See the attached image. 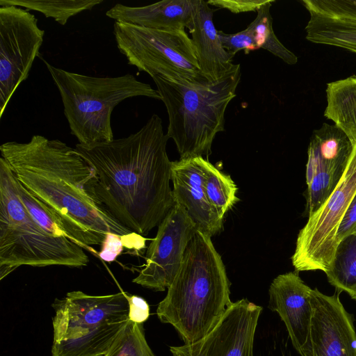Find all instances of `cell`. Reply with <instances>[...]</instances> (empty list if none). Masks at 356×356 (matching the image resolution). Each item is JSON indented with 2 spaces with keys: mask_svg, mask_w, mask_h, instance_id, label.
<instances>
[{
  "mask_svg": "<svg viewBox=\"0 0 356 356\" xmlns=\"http://www.w3.org/2000/svg\"><path fill=\"white\" fill-rule=\"evenodd\" d=\"M17 179L58 218L68 238L82 248L101 245L107 233L130 229L115 218L96 192L95 169L76 150L58 139L33 135L27 143L0 146Z\"/></svg>",
  "mask_w": 356,
  "mask_h": 356,
  "instance_id": "cell-1",
  "label": "cell"
},
{
  "mask_svg": "<svg viewBox=\"0 0 356 356\" xmlns=\"http://www.w3.org/2000/svg\"><path fill=\"white\" fill-rule=\"evenodd\" d=\"M168 139L161 118L154 114L127 137L75 146L97 173L96 192L102 203L122 225L140 235L159 226L175 204Z\"/></svg>",
  "mask_w": 356,
  "mask_h": 356,
  "instance_id": "cell-2",
  "label": "cell"
},
{
  "mask_svg": "<svg viewBox=\"0 0 356 356\" xmlns=\"http://www.w3.org/2000/svg\"><path fill=\"white\" fill-rule=\"evenodd\" d=\"M225 266L211 236L196 229L179 271L156 309L185 344L204 337L232 304Z\"/></svg>",
  "mask_w": 356,
  "mask_h": 356,
  "instance_id": "cell-3",
  "label": "cell"
},
{
  "mask_svg": "<svg viewBox=\"0 0 356 356\" xmlns=\"http://www.w3.org/2000/svg\"><path fill=\"white\" fill-rule=\"evenodd\" d=\"M241 77L240 64L213 81L152 77L168 115L166 134L174 140L180 159L211 154L216 134L225 131V111L236 95Z\"/></svg>",
  "mask_w": 356,
  "mask_h": 356,
  "instance_id": "cell-4",
  "label": "cell"
},
{
  "mask_svg": "<svg viewBox=\"0 0 356 356\" xmlns=\"http://www.w3.org/2000/svg\"><path fill=\"white\" fill-rule=\"evenodd\" d=\"M84 249L67 237L44 230L20 201L15 175L8 162L0 158V280L22 266L88 265Z\"/></svg>",
  "mask_w": 356,
  "mask_h": 356,
  "instance_id": "cell-5",
  "label": "cell"
},
{
  "mask_svg": "<svg viewBox=\"0 0 356 356\" xmlns=\"http://www.w3.org/2000/svg\"><path fill=\"white\" fill-rule=\"evenodd\" d=\"M56 86L71 134L83 145L114 140L111 115L126 99L147 97L162 100L159 91L131 74L90 76L54 67L42 58Z\"/></svg>",
  "mask_w": 356,
  "mask_h": 356,
  "instance_id": "cell-6",
  "label": "cell"
},
{
  "mask_svg": "<svg viewBox=\"0 0 356 356\" xmlns=\"http://www.w3.org/2000/svg\"><path fill=\"white\" fill-rule=\"evenodd\" d=\"M52 356H105L129 321L126 292L67 293L52 304Z\"/></svg>",
  "mask_w": 356,
  "mask_h": 356,
  "instance_id": "cell-7",
  "label": "cell"
},
{
  "mask_svg": "<svg viewBox=\"0 0 356 356\" xmlns=\"http://www.w3.org/2000/svg\"><path fill=\"white\" fill-rule=\"evenodd\" d=\"M113 32L128 64L152 78L208 80L201 73L192 40L185 29H152L115 21Z\"/></svg>",
  "mask_w": 356,
  "mask_h": 356,
  "instance_id": "cell-8",
  "label": "cell"
},
{
  "mask_svg": "<svg viewBox=\"0 0 356 356\" xmlns=\"http://www.w3.org/2000/svg\"><path fill=\"white\" fill-rule=\"evenodd\" d=\"M355 193L356 145L337 188L298 233L291 257L295 270L327 271L338 245L339 227Z\"/></svg>",
  "mask_w": 356,
  "mask_h": 356,
  "instance_id": "cell-9",
  "label": "cell"
},
{
  "mask_svg": "<svg viewBox=\"0 0 356 356\" xmlns=\"http://www.w3.org/2000/svg\"><path fill=\"white\" fill-rule=\"evenodd\" d=\"M44 31L35 15L14 6L0 7V118L39 56Z\"/></svg>",
  "mask_w": 356,
  "mask_h": 356,
  "instance_id": "cell-10",
  "label": "cell"
},
{
  "mask_svg": "<svg viewBox=\"0 0 356 356\" xmlns=\"http://www.w3.org/2000/svg\"><path fill=\"white\" fill-rule=\"evenodd\" d=\"M196 229L186 210L175 203L159 225L156 235L147 248L145 264L133 282L156 291L168 289Z\"/></svg>",
  "mask_w": 356,
  "mask_h": 356,
  "instance_id": "cell-11",
  "label": "cell"
},
{
  "mask_svg": "<svg viewBox=\"0 0 356 356\" xmlns=\"http://www.w3.org/2000/svg\"><path fill=\"white\" fill-rule=\"evenodd\" d=\"M262 307L245 298L232 302L202 339L170 346L172 356H253L255 332Z\"/></svg>",
  "mask_w": 356,
  "mask_h": 356,
  "instance_id": "cell-12",
  "label": "cell"
},
{
  "mask_svg": "<svg viewBox=\"0 0 356 356\" xmlns=\"http://www.w3.org/2000/svg\"><path fill=\"white\" fill-rule=\"evenodd\" d=\"M337 291L332 296L312 289L311 356H356V331L352 314Z\"/></svg>",
  "mask_w": 356,
  "mask_h": 356,
  "instance_id": "cell-13",
  "label": "cell"
},
{
  "mask_svg": "<svg viewBox=\"0 0 356 356\" xmlns=\"http://www.w3.org/2000/svg\"><path fill=\"white\" fill-rule=\"evenodd\" d=\"M312 289L295 270L276 277L268 291V307L284 322L292 345L300 356L312 355Z\"/></svg>",
  "mask_w": 356,
  "mask_h": 356,
  "instance_id": "cell-14",
  "label": "cell"
},
{
  "mask_svg": "<svg viewBox=\"0 0 356 356\" xmlns=\"http://www.w3.org/2000/svg\"><path fill=\"white\" fill-rule=\"evenodd\" d=\"M203 159L195 156L172 161L171 181L175 203L186 210L197 229L211 237L221 231L223 219L207 197Z\"/></svg>",
  "mask_w": 356,
  "mask_h": 356,
  "instance_id": "cell-15",
  "label": "cell"
},
{
  "mask_svg": "<svg viewBox=\"0 0 356 356\" xmlns=\"http://www.w3.org/2000/svg\"><path fill=\"white\" fill-rule=\"evenodd\" d=\"M214 11L207 1L197 0L188 29L201 73L211 81L220 79L233 67L234 56L222 45L213 22Z\"/></svg>",
  "mask_w": 356,
  "mask_h": 356,
  "instance_id": "cell-16",
  "label": "cell"
},
{
  "mask_svg": "<svg viewBox=\"0 0 356 356\" xmlns=\"http://www.w3.org/2000/svg\"><path fill=\"white\" fill-rule=\"evenodd\" d=\"M197 0H163L143 6L117 3L106 15L116 22L148 29H189Z\"/></svg>",
  "mask_w": 356,
  "mask_h": 356,
  "instance_id": "cell-17",
  "label": "cell"
},
{
  "mask_svg": "<svg viewBox=\"0 0 356 356\" xmlns=\"http://www.w3.org/2000/svg\"><path fill=\"white\" fill-rule=\"evenodd\" d=\"M353 150V146L348 136L335 124L323 123L314 130L307 149V186L321 169H346Z\"/></svg>",
  "mask_w": 356,
  "mask_h": 356,
  "instance_id": "cell-18",
  "label": "cell"
},
{
  "mask_svg": "<svg viewBox=\"0 0 356 356\" xmlns=\"http://www.w3.org/2000/svg\"><path fill=\"white\" fill-rule=\"evenodd\" d=\"M324 117L356 145V75L327 83Z\"/></svg>",
  "mask_w": 356,
  "mask_h": 356,
  "instance_id": "cell-19",
  "label": "cell"
},
{
  "mask_svg": "<svg viewBox=\"0 0 356 356\" xmlns=\"http://www.w3.org/2000/svg\"><path fill=\"white\" fill-rule=\"evenodd\" d=\"M336 290L356 297V234H350L338 243L330 267L325 273Z\"/></svg>",
  "mask_w": 356,
  "mask_h": 356,
  "instance_id": "cell-20",
  "label": "cell"
},
{
  "mask_svg": "<svg viewBox=\"0 0 356 356\" xmlns=\"http://www.w3.org/2000/svg\"><path fill=\"white\" fill-rule=\"evenodd\" d=\"M306 39L313 43L336 46L356 53V23L310 16Z\"/></svg>",
  "mask_w": 356,
  "mask_h": 356,
  "instance_id": "cell-21",
  "label": "cell"
},
{
  "mask_svg": "<svg viewBox=\"0 0 356 356\" xmlns=\"http://www.w3.org/2000/svg\"><path fill=\"white\" fill-rule=\"evenodd\" d=\"M204 188L209 202L223 219L225 213L239 200L238 188L231 177L221 172L207 159H203Z\"/></svg>",
  "mask_w": 356,
  "mask_h": 356,
  "instance_id": "cell-22",
  "label": "cell"
},
{
  "mask_svg": "<svg viewBox=\"0 0 356 356\" xmlns=\"http://www.w3.org/2000/svg\"><path fill=\"white\" fill-rule=\"evenodd\" d=\"M103 0H0V6H14L35 10L52 18L60 25L86 10H90Z\"/></svg>",
  "mask_w": 356,
  "mask_h": 356,
  "instance_id": "cell-23",
  "label": "cell"
},
{
  "mask_svg": "<svg viewBox=\"0 0 356 356\" xmlns=\"http://www.w3.org/2000/svg\"><path fill=\"white\" fill-rule=\"evenodd\" d=\"M272 0L261 6L256 18L250 23L258 49L262 48L282 59L289 65H295L298 57L288 49L277 38L273 29V18L270 12Z\"/></svg>",
  "mask_w": 356,
  "mask_h": 356,
  "instance_id": "cell-24",
  "label": "cell"
},
{
  "mask_svg": "<svg viewBox=\"0 0 356 356\" xmlns=\"http://www.w3.org/2000/svg\"><path fill=\"white\" fill-rule=\"evenodd\" d=\"M105 356H155L145 339L143 323L130 320Z\"/></svg>",
  "mask_w": 356,
  "mask_h": 356,
  "instance_id": "cell-25",
  "label": "cell"
},
{
  "mask_svg": "<svg viewBox=\"0 0 356 356\" xmlns=\"http://www.w3.org/2000/svg\"><path fill=\"white\" fill-rule=\"evenodd\" d=\"M15 183L20 201L33 220L49 234L68 238L61 222L49 207L31 193L15 177Z\"/></svg>",
  "mask_w": 356,
  "mask_h": 356,
  "instance_id": "cell-26",
  "label": "cell"
},
{
  "mask_svg": "<svg viewBox=\"0 0 356 356\" xmlns=\"http://www.w3.org/2000/svg\"><path fill=\"white\" fill-rule=\"evenodd\" d=\"M346 170L323 168L316 172L310 184L307 185V211L308 218L318 211L332 195Z\"/></svg>",
  "mask_w": 356,
  "mask_h": 356,
  "instance_id": "cell-27",
  "label": "cell"
},
{
  "mask_svg": "<svg viewBox=\"0 0 356 356\" xmlns=\"http://www.w3.org/2000/svg\"><path fill=\"white\" fill-rule=\"evenodd\" d=\"M310 16L356 23V0H301Z\"/></svg>",
  "mask_w": 356,
  "mask_h": 356,
  "instance_id": "cell-28",
  "label": "cell"
},
{
  "mask_svg": "<svg viewBox=\"0 0 356 356\" xmlns=\"http://www.w3.org/2000/svg\"><path fill=\"white\" fill-rule=\"evenodd\" d=\"M218 34L222 47L234 56L239 51L243 50L247 54L258 49L250 24L245 29L236 33L227 34L218 31Z\"/></svg>",
  "mask_w": 356,
  "mask_h": 356,
  "instance_id": "cell-29",
  "label": "cell"
},
{
  "mask_svg": "<svg viewBox=\"0 0 356 356\" xmlns=\"http://www.w3.org/2000/svg\"><path fill=\"white\" fill-rule=\"evenodd\" d=\"M272 0H209L207 3L220 8H226L233 13L257 11Z\"/></svg>",
  "mask_w": 356,
  "mask_h": 356,
  "instance_id": "cell-30",
  "label": "cell"
},
{
  "mask_svg": "<svg viewBox=\"0 0 356 356\" xmlns=\"http://www.w3.org/2000/svg\"><path fill=\"white\" fill-rule=\"evenodd\" d=\"M122 236L114 233L106 234L98 253L102 260L112 262L121 254L124 248Z\"/></svg>",
  "mask_w": 356,
  "mask_h": 356,
  "instance_id": "cell-31",
  "label": "cell"
},
{
  "mask_svg": "<svg viewBox=\"0 0 356 356\" xmlns=\"http://www.w3.org/2000/svg\"><path fill=\"white\" fill-rule=\"evenodd\" d=\"M129 303V318L136 323H143L149 316V306L147 301L138 296L126 292Z\"/></svg>",
  "mask_w": 356,
  "mask_h": 356,
  "instance_id": "cell-32",
  "label": "cell"
},
{
  "mask_svg": "<svg viewBox=\"0 0 356 356\" xmlns=\"http://www.w3.org/2000/svg\"><path fill=\"white\" fill-rule=\"evenodd\" d=\"M356 229V193L353 196L341 220L337 233V241H339Z\"/></svg>",
  "mask_w": 356,
  "mask_h": 356,
  "instance_id": "cell-33",
  "label": "cell"
},
{
  "mask_svg": "<svg viewBox=\"0 0 356 356\" xmlns=\"http://www.w3.org/2000/svg\"><path fill=\"white\" fill-rule=\"evenodd\" d=\"M353 233H355L356 234V229H355V231Z\"/></svg>",
  "mask_w": 356,
  "mask_h": 356,
  "instance_id": "cell-34",
  "label": "cell"
},
{
  "mask_svg": "<svg viewBox=\"0 0 356 356\" xmlns=\"http://www.w3.org/2000/svg\"><path fill=\"white\" fill-rule=\"evenodd\" d=\"M355 300H356V297L354 298Z\"/></svg>",
  "mask_w": 356,
  "mask_h": 356,
  "instance_id": "cell-35",
  "label": "cell"
}]
</instances>
